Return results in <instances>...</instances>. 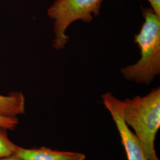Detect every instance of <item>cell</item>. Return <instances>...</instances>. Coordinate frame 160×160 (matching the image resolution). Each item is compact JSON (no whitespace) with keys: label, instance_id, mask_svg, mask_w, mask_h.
I'll return each mask as SVG.
<instances>
[{"label":"cell","instance_id":"6da1fadb","mask_svg":"<svg viewBox=\"0 0 160 160\" xmlns=\"http://www.w3.org/2000/svg\"><path fill=\"white\" fill-rule=\"evenodd\" d=\"M123 119L131 126L143 147L148 160H160L155 141L160 128V88L152 89L147 95L120 100Z\"/></svg>","mask_w":160,"mask_h":160},{"label":"cell","instance_id":"52a82bcc","mask_svg":"<svg viewBox=\"0 0 160 160\" xmlns=\"http://www.w3.org/2000/svg\"><path fill=\"white\" fill-rule=\"evenodd\" d=\"M7 130L0 126V159L15 154L17 148L8 138Z\"/></svg>","mask_w":160,"mask_h":160},{"label":"cell","instance_id":"8992f818","mask_svg":"<svg viewBox=\"0 0 160 160\" xmlns=\"http://www.w3.org/2000/svg\"><path fill=\"white\" fill-rule=\"evenodd\" d=\"M25 113V97L21 92L0 94V116L17 117Z\"/></svg>","mask_w":160,"mask_h":160},{"label":"cell","instance_id":"30bf717a","mask_svg":"<svg viewBox=\"0 0 160 160\" xmlns=\"http://www.w3.org/2000/svg\"><path fill=\"white\" fill-rule=\"evenodd\" d=\"M0 160H24L22 159L21 158H20L19 157H18L16 155H12L10 157H7L6 158H1Z\"/></svg>","mask_w":160,"mask_h":160},{"label":"cell","instance_id":"277c9868","mask_svg":"<svg viewBox=\"0 0 160 160\" xmlns=\"http://www.w3.org/2000/svg\"><path fill=\"white\" fill-rule=\"evenodd\" d=\"M102 98L116 125L128 160H148L140 141L123 119L120 100L110 92L103 94Z\"/></svg>","mask_w":160,"mask_h":160},{"label":"cell","instance_id":"ba28073f","mask_svg":"<svg viewBox=\"0 0 160 160\" xmlns=\"http://www.w3.org/2000/svg\"><path fill=\"white\" fill-rule=\"evenodd\" d=\"M19 123L17 117H5L0 116V126L7 130H14Z\"/></svg>","mask_w":160,"mask_h":160},{"label":"cell","instance_id":"9c48e42d","mask_svg":"<svg viewBox=\"0 0 160 160\" xmlns=\"http://www.w3.org/2000/svg\"><path fill=\"white\" fill-rule=\"evenodd\" d=\"M153 11L160 16V0H148Z\"/></svg>","mask_w":160,"mask_h":160},{"label":"cell","instance_id":"7a4b0ae2","mask_svg":"<svg viewBox=\"0 0 160 160\" xmlns=\"http://www.w3.org/2000/svg\"><path fill=\"white\" fill-rule=\"evenodd\" d=\"M145 22L139 33L134 36L141 51L137 62L121 69L126 80L149 84L160 73V16L151 8H142Z\"/></svg>","mask_w":160,"mask_h":160},{"label":"cell","instance_id":"5b68a950","mask_svg":"<svg viewBox=\"0 0 160 160\" xmlns=\"http://www.w3.org/2000/svg\"><path fill=\"white\" fill-rule=\"evenodd\" d=\"M24 160H85L86 155L46 147L24 148L17 146L15 154Z\"/></svg>","mask_w":160,"mask_h":160},{"label":"cell","instance_id":"3957f363","mask_svg":"<svg viewBox=\"0 0 160 160\" xmlns=\"http://www.w3.org/2000/svg\"><path fill=\"white\" fill-rule=\"evenodd\" d=\"M103 0H56L48 10L53 20L55 38L52 46L57 50L65 48L68 41L66 31L77 20L91 23L100 13Z\"/></svg>","mask_w":160,"mask_h":160}]
</instances>
